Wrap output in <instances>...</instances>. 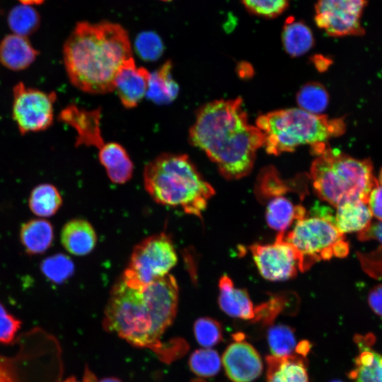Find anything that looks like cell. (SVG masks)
Instances as JSON below:
<instances>
[{
  "label": "cell",
  "instance_id": "cell-21",
  "mask_svg": "<svg viewBox=\"0 0 382 382\" xmlns=\"http://www.w3.org/2000/svg\"><path fill=\"white\" fill-rule=\"evenodd\" d=\"M307 212L304 207L294 204L283 195L272 197L266 207V221L268 226L278 231L285 233L294 221L304 218Z\"/></svg>",
  "mask_w": 382,
  "mask_h": 382
},
{
  "label": "cell",
  "instance_id": "cell-31",
  "mask_svg": "<svg viewBox=\"0 0 382 382\" xmlns=\"http://www.w3.org/2000/svg\"><path fill=\"white\" fill-rule=\"evenodd\" d=\"M188 364L191 371L197 376L212 377L220 371L221 361L216 351L203 348L192 353Z\"/></svg>",
  "mask_w": 382,
  "mask_h": 382
},
{
  "label": "cell",
  "instance_id": "cell-4",
  "mask_svg": "<svg viewBox=\"0 0 382 382\" xmlns=\"http://www.w3.org/2000/svg\"><path fill=\"white\" fill-rule=\"evenodd\" d=\"M145 190L156 203L202 218L215 194L187 155L165 153L144 168Z\"/></svg>",
  "mask_w": 382,
  "mask_h": 382
},
{
  "label": "cell",
  "instance_id": "cell-41",
  "mask_svg": "<svg viewBox=\"0 0 382 382\" xmlns=\"http://www.w3.org/2000/svg\"><path fill=\"white\" fill-rule=\"evenodd\" d=\"M311 348V345L307 341H302L296 345L295 353L306 357Z\"/></svg>",
  "mask_w": 382,
  "mask_h": 382
},
{
  "label": "cell",
  "instance_id": "cell-23",
  "mask_svg": "<svg viewBox=\"0 0 382 382\" xmlns=\"http://www.w3.org/2000/svg\"><path fill=\"white\" fill-rule=\"evenodd\" d=\"M359 354L349 377L354 382H382V355L371 349L361 337L357 338Z\"/></svg>",
  "mask_w": 382,
  "mask_h": 382
},
{
  "label": "cell",
  "instance_id": "cell-17",
  "mask_svg": "<svg viewBox=\"0 0 382 382\" xmlns=\"http://www.w3.org/2000/svg\"><path fill=\"white\" fill-rule=\"evenodd\" d=\"M60 240L62 246L69 253L83 256L93 250L97 236L93 226L88 221L73 219L64 225Z\"/></svg>",
  "mask_w": 382,
  "mask_h": 382
},
{
  "label": "cell",
  "instance_id": "cell-28",
  "mask_svg": "<svg viewBox=\"0 0 382 382\" xmlns=\"http://www.w3.org/2000/svg\"><path fill=\"white\" fill-rule=\"evenodd\" d=\"M296 101L301 109L313 114L320 115L329 101L325 87L316 82L305 84L297 93Z\"/></svg>",
  "mask_w": 382,
  "mask_h": 382
},
{
  "label": "cell",
  "instance_id": "cell-6",
  "mask_svg": "<svg viewBox=\"0 0 382 382\" xmlns=\"http://www.w3.org/2000/svg\"><path fill=\"white\" fill-rule=\"evenodd\" d=\"M256 126L264 134L266 151L274 156L292 151L301 145L327 143L343 134L346 129L343 117L329 118L301 108L265 113L258 117Z\"/></svg>",
  "mask_w": 382,
  "mask_h": 382
},
{
  "label": "cell",
  "instance_id": "cell-24",
  "mask_svg": "<svg viewBox=\"0 0 382 382\" xmlns=\"http://www.w3.org/2000/svg\"><path fill=\"white\" fill-rule=\"evenodd\" d=\"M173 64L166 62L159 69L151 73L146 96L153 102L162 105L174 100L179 91L178 83L172 75Z\"/></svg>",
  "mask_w": 382,
  "mask_h": 382
},
{
  "label": "cell",
  "instance_id": "cell-36",
  "mask_svg": "<svg viewBox=\"0 0 382 382\" xmlns=\"http://www.w3.org/2000/svg\"><path fill=\"white\" fill-rule=\"evenodd\" d=\"M362 269L375 279H382V246L369 253H358Z\"/></svg>",
  "mask_w": 382,
  "mask_h": 382
},
{
  "label": "cell",
  "instance_id": "cell-35",
  "mask_svg": "<svg viewBox=\"0 0 382 382\" xmlns=\"http://www.w3.org/2000/svg\"><path fill=\"white\" fill-rule=\"evenodd\" d=\"M21 324V320L8 313L0 301V343L13 342Z\"/></svg>",
  "mask_w": 382,
  "mask_h": 382
},
{
  "label": "cell",
  "instance_id": "cell-12",
  "mask_svg": "<svg viewBox=\"0 0 382 382\" xmlns=\"http://www.w3.org/2000/svg\"><path fill=\"white\" fill-rule=\"evenodd\" d=\"M233 336L235 342L227 347L222 356L225 372L233 382H252L262 374L261 357L250 344L243 340L242 333Z\"/></svg>",
  "mask_w": 382,
  "mask_h": 382
},
{
  "label": "cell",
  "instance_id": "cell-3",
  "mask_svg": "<svg viewBox=\"0 0 382 382\" xmlns=\"http://www.w3.org/2000/svg\"><path fill=\"white\" fill-rule=\"evenodd\" d=\"M132 57L127 31L109 21L79 22L63 45V62L70 82L91 94L114 91L117 71Z\"/></svg>",
  "mask_w": 382,
  "mask_h": 382
},
{
  "label": "cell",
  "instance_id": "cell-20",
  "mask_svg": "<svg viewBox=\"0 0 382 382\" xmlns=\"http://www.w3.org/2000/svg\"><path fill=\"white\" fill-rule=\"evenodd\" d=\"M19 238L28 254H42L52 245L54 228L52 224L45 219H30L21 225Z\"/></svg>",
  "mask_w": 382,
  "mask_h": 382
},
{
  "label": "cell",
  "instance_id": "cell-32",
  "mask_svg": "<svg viewBox=\"0 0 382 382\" xmlns=\"http://www.w3.org/2000/svg\"><path fill=\"white\" fill-rule=\"evenodd\" d=\"M134 49L141 59L152 62L162 55L164 45L161 37L156 33L147 30L137 35L134 41Z\"/></svg>",
  "mask_w": 382,
  "mask_h": 382
},
{
  "label": "cell",
  "instance_id": "cell-33",
  "mask_svg": "<svg viewBox=\"0 0 382 382\" xmlns=\"http://www.w3.org/2000/svg\"><path fill=\"white\" fill-rule=\"evenodd\" d=\"M193 332L197 343L205 348L214 347L223 338L221 324L209 317L198 318L194 323Z\"/></svg>",
  "mask_w": 382,
  "mask_h": 382
},
{
  "label": "cell",
  "instance_id": "cell-34",
  "mask_svg": "<svg viewBox=\"0 0 382 382\" xmlns=\"http://www.w3.org/2000/svg\"><path fill=\"white\" fill-rule=\"evenodd\" d=\"M249 13L266 18H274L288 8L291 0H241Z\"/></svg>",
  "mask_w": 382,
  "mask_h": 382
},
{
  "label": "cell",
  "instance_id": "cell-30",
  "mask_svg": "<svg viewBox=\"0 0 382 382\" xmlns=\"http://www.w3.org/2000/svg\"><path fill=\"white\" fill-rule=\"evenodd\" d=\"M40 267L44 276L55 284L64 283L74 272L73 261L62 253L54 254L44 259Z\"/></svg>",
  "mask_w": 382,
  "mask_h": 382
},
{
  "label": "cell",
  "instance_id": "cell-38",
  "mask_svg": "<svg viewBox=\"0 0 382 382\" xmlns=\"http://www.w3.org/2000/svg\"><path fill=\"white\" fill-rule=\"evenodd\" d=\"M358 239L361 241L375 240L382 246V221L371 222L366 228L358 232Z\"/></svg>",
  "mask_w": 382,
  "mask_h": 382
},
{
  "label": "cell",
  "instance_id": "cell-40",
  "mask_svg": "<svg viewBox=\"0 0 382 382\" xmlns=\"http://www.w3.org/2000/svg\"><path fill=\"white\" fill-rule=\"evenodd\" d=\"M83 382H122L116 377H105L100 380L86 367L84 371Z\"/></svg>",
  "mask_w": 382,
  "mask_h": 382
},
{
  "label": "cell",
  "instance_id": "cell-43",
  "mask_svg": "<svg viewBox=\"0 0 382 382\" xmlns=\"http://www.w3.org/2000/svg\"><path fill=\"white\" fill-rule=\"evenodd\" d=\"M57 382H80V381H79L74 376H71V377L66 378V379L63 381H57Z\"/></svg>",
  "mask_w": 382,
  "mask_h": 382
},
{
  "label": "cell",
  "instance_id": "cell-46",
  "mask_svg": "<svg viewBox=\"0 0 382 382\" xmlns=\"http://www.w3.org/2000/svg\"><path fill=\"white\" fill-rule=\"evenodd\" d=\"M161 1H170L172 0H161Z\"/></svg>",
  "mask_w": 382,
  "mask_h": 382
},
{
  "label": "cell",
  "instance_id": "cell-27",
  "mask_svg": "<svg viewBox=\"0 0 382 382\" xmlns=\"http://www.w3.org/2000/svg\"><path fill=\"white\" fill-rule=\"evenodd\" d=\"M40 18L37 11L30 5L20 4L14 6L8 15V24L14 34L27 37L35 32L40 26Z\"/></svg>",
  "mask_w": 382,
  "mask_h": 382
},
{
  "label": "cell",
  "instance_id": "cell-39",
  "mask_svg": "<svg viewBox=\"0 0 382 382\" xmlns=\"http://www.w3.org/2000/svg\"><path fill=\"white\" fill-rule=\"evenodd\" d=\"M368 302L374 312L382 317V285L374 287L368 296Z\"/></svg>",
  "mask_w": 382,
  "mask_h": 382
},
{
  "label": "cell",
  "instance_id": "cell-44",
  "mask_svg": "<svg viewBox=\"0 0 382 382\" xmlns=\"http://www.w3.org/2000/svg\"><path fill=\"white\" fill-rule=\"evenodd\" d=\"M379 184L382 185V168L380 170L379 175H378V180Z\"/></svg>",
  "mask_w": 382,
  "mask_h": 382
},
{
  "label": "cell",
  "instance_id": "cell-14",
  "mask_svg": "<svg viewBox=\"0 0 382 382\" xmlns=\"http://www.w3.org/2000/svg\"><path fill=\"white\" fill-rule=\"evenodd\" d=\"M101 111L87 110L69 105L61 110L58 119L74 128L77 134L76 146H93L100 149L105 144L100 126Z\"/></svg>",
  "mask_w": 382,
  "mask_h": 382
},
{
  "label": "cell",
  "instance_id": "cell-29",
  "mask_svg": "<svg viewBox=\"0 0 382 382\" xmlns=\"http://www.w3.org/2000/svg\"><path fill=\"white\" fill-rule=\"evenodd\" d=\"M267 342L272 356L282 357L294 354L296 347L294 330L286 325L270 327L267 332Z\"/></svg>",
  "mask_w": 382,
  "mask_h": 382
},
{
  "label": "cell",
  "instance_id": "cell-2",
  "mask_svg": "<svg viewBox=\"0 0 382 382\" xmlns=\"http://www.w3.org/2000/svg\"><path fill=\"white\" fill-rule=\"evenodd\" d=\"M190 144L203 151L228 180L248 175L265 137L250 125L240 98L216 100L201 107L189 131Z\"/></svg>",
  "mask_w": 382,
  "mask_h": 382
},
{
  "label": "cell",
  "instance_id": "cell-45",
  "mask_svg": "<svg viewBox=\"0 0 382 382\" xmlns=\"http://www.w3.org/2000/svg\"><path fill=\"white\" fill-rule=\"evenodd\" d=\"M331 382H342V381H338V380H335V381H331Z\"/></svg>",
  "mask_w": 382,
  "mask_h": 382
},
{
  "label": "cell",
  "instance_id": "cell-11",
  "mask_svg": "<svg viewBox=\"0 0 382 382\" xmlns=\"http://www.w3.org/2000/svg\"><path fill=\"white\" fill-rule=\"evenodd\" d=\"M284 236V233H278L272 244L255 243L249 247L260 274L266 279L287 280L302 270L301 255Z\"/></svg>",
  "mask_w": 382,
  "mask_h": 382
},
{
  "label": "cell",
  "instance_id": "cell-37",
  "mask_svg": "<svg viewBox=\"0 0 382 382\" xmlns=\"http://www.w3.org/2000/svg\"><path fill=\"white\" fill-rule=\"evenodd\" d=\"M368 206L372 216L382 221V185L378 180L369 193Z\"/></svg>",
  "mask_w": 382,
  "mask_h": 382
},
{
  "label": "cell",
  "instance_id": "cell-7",
  "mask_svg": "<svg viewBox=\"0 0 382 382\" xmlns=\"http://www.w3.org/2000/svg\"><path fill=\"white\" fill-rule=\"evenodd\" d=\"M284 239L291 243L301 257L302 270L313 264L332 257H345L349 243L337 228L335 216L329 208L323 207L298 221Z\"/></svg>",
  "mask_w": 382,
  "mask_h": 382
},
{
  "label": "cell",
  "instance_id": "cell-16",
  "mask_svg": "<svg viewBox=\"0 0 382 382\" xmlns=\"http://www.w3.org/2000/svg\"><path fill=\"white\" fill-rule=\"evenodd\" d=\"M38 54L39 52L25 36L9 34L0 42V63L11 71L26 69L35 62Z\"/></svg>",
  "mask_w": 382,
  "mask_h": 382
},
{
  "label": "cell",
  "instance_id": "cell-1",
  "mask_svg": "<svg viewBox=\"0 0 382 382\" xmlns=\"http://www.w3.org/2000/svg\"><path fill=\"white\" fill-rule=\"evenodd\" d=\"M178 297L177 281L170 274L144 288L129 286L120 277L105 308L103 328L134 347L151 349L160 357L167 351L161 338L175 318Z\"/></svg>",
  "mask_w": 382,
  "mask_h": 382
},
{
  "label": "cell",
  "instance_id": "cell-22",
  "mask_svg": "<svg viewBox=\"0 0 382 382\" xmlns=\"http://www.w3.org/2000/svg\"><path fill=\"white\" fill-rule=\"evenodd\" d=\"M335 224L343 234L361 231L371 222L372 214L368 204L361 201L345 202L337 207Z\"/></svg>",
  "mask_w": 382,
  "mask_h": 382
},
{
  "label": "cell",
  "instance_id": "cell-9",
  "mask_svg": "<svg viewBox=\"0 0 382 382\" xmlns=\"http://www.w3.org/2000/svg\"><path fill=\"white\" fill-rule=\"evenodd\" d=\"M55 92L26 86L18 82L13 88L12 118L19 132L25 135L48 129L54 122Z\"/></svg>",
  "mask_w": 382,
  "mask_h": 382
},
{
  "label": "cell",
  "instance_id": "cell-18",
  "mask_svg": "<svg viewBox=\"0 0 382 382\" xmlns=\"http://www.w3.org/2000/svg\"><path fill=\"white\" fill-rule=\"evenodd\" d=\"M267 382H308L305 357L299 354L267 356Z\"/></svg>",
  "mask_w": 382,
  "mask_h": 382
},
{
  "label": "cell",
  "instance_id": "cell-10",
  "mask_svg": "<svg viewBox=\"0 0 382 382\" xmlns=\"http://www.w3.org/2000/svg\"><path fill=\"white\" fill-rule=\"evenodd\" d=\"M366 0H317L314 21L318 28L332 37L361 36V24Z\"/></svg>",
  "mask_w": 382,
  "mask_h": 382
},
{
  "label": "cell",
  "instance_id": "cell-42",
  "mask_svg": "<svg viewBox=\"0 0 382 382\" xmlns=\"http://www.w3.org/2000/svg\"><path fill=\"white\" fill-rule=\"evenodd\" d=\"M21 4H27V5H35V4H42L45 0H18Z\"/></svg>",
  "mask_w": 382,
  "mask_h": 382
},
{
  "label": "cell",
  "instance_id": "cell-5",
  "mask_svg": "<svg viewBox=\"0 0 382 382\" xmlns=\"http://www.w3.org/2000/svg\"><path fill=\"white\" fill-rule=\"evenodd\" d=\"M316 156L311 163V177L318 197L337 207L348 201L368 204L369 193L377 181L370 159H358L327 143L311 146Z\"/></svg>",
  "mask_w": 382,
  "mask_h": 382
},
{
  "label": "cell",
  "instance_id": "cell-15",
  "mask_svg": "<svg viewBox=\"0 0 382 382\" xmlns=\"http://www.w3.org/2000/svg\"><path fill=\"white\" fill-rule=\"evenodd\" d=\"M218 303L227 315L243 320H254L256 307L254 306L245 289L235 287L228 275H223L219 282Z\"/></svg>",
  "mask_w": 382,
  "mask_h": 382
},
{
  "label": "cell",
  "instance_id": "cell-8",
  "mask_svg": "<svg viewBox=\"0 0 382 382\" xmlns=\"http://www.w3.org/2000/svg\"><path fill=\"white\" fill-rule=\"evenodd\" d=\"M177 262L172 239L166 233H160L146 238L134 248L120 277L129 286L144 288L169 274Z\"/></svg>",
  "mask_w": 382,
  "mask_h": 382
},
{
  "label": "cell",
  "instance_id": "cell-26",
  "mask_svg": "<svg viewBox=\"0 0 382 382\" xmlns=\"http://www.w3.org/2000/svg\"><path fill=\"white\" fill-rule=\"evenodd\" d=\"M62 204V198L57 188L49 183L35 186L28 198L30 211L37 216L45 218L54 215Z\"/></svg>",
  "mask_w": 382,
  "mask_h": 382
},
{
  "label": "cell",
  "instance_id": "cell-25",
  "mask_svg": "<svg viewBox=\"0 0 382 382\" xmlns=\"http://www.w3.org/2000/svg\"><path fill=\"white\" fill-rule=\"evenodd\" d=\"M282 37L284 50L293 57L306 53L314 43L313 33L308 25L291 17L288 18L284 25Z\"/></svg>",
  "mask_w": 382,
  "mask_h": 382
},
{
  "label": "cell",
  "instance_id": "cell-13",
  "mask_svg": "<svg viewBox=\"0 0 382 382\" xmlns=\"http://www.w3.org/2000/svg\"><path fill=\"white\" fill-rule=\"evenodd\" d=\"M150 76L146 68L136 65L133 57L123 63L116 74L114 91L125 108H135L146 96Z\"/></svg>",
  "mask_w": 382,
  "mask_h": 382
},
{
  "label": "cell",
  "instance_id": "cell-19",
  "mask_svg": "<svg viewBox=\"0 0 382 382\" xmlns=\"http://www.w3.org/2000/svg\"><path fill=\"white\" fill-rule=\"evenodd\" d=\"M98 157L113 183L124 184L131 179L134 165L121 144L116 142L105 143L99 149Z\"/></svg>",
  "mask_w": 382,
  "mask_h": 382
}]
</instances>
